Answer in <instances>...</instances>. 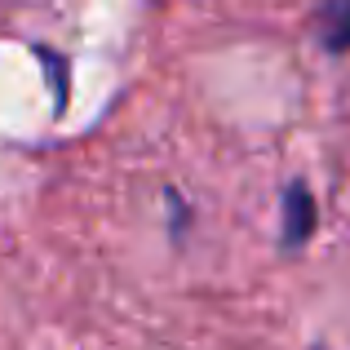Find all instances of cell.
<instances>
[{
    "label": "cell",
    "instance_id": "1",
    "mask_svg": "<svg viewBox=\"0 0 350 350\" xmlns=\"http://www.w3.org/2000/svg\"><path fill=\"white\" fill-rule=\"evenodd\" d=\"M284 248H301L315 235V196H310L306 182H293L284 191Z\"/></svg>",
    "mask_w": 350,
    "mask_h": 350
},
{
    "label": "cell",
    "instance_id": "2",
    "mask_svg": "<svg viewBox=\"0 0 350 350\" xmlns=\"http://www.w3.org/2000/svg\"><path fill=\"white\" fill-rule=\"evenodd\" d=\"M315 36L328 53L350 49V0H324L315 14Z\"/></svg>",
    "mask_w": 350,
    "mask_h": 350
}]
</instances>
